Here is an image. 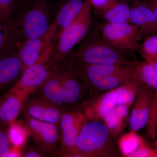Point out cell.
<instances>
[{
    "label": "cell",
    "mask_w": 157,
    "mask_h": 157,
    "mask_svg": "<svg viewBox=\"0 0 157 157\" xmlns=\"http://www.w3.org/2000/svg\"><path fill=\"white\" fill-rule=\"evenodd\" d=\"M129 51L115 48L101 34H92L79 47L73 49L65 59L85 64L124 63L133 61L129 59Z\"/></svg>",
    "instance_id": "obj_2"
},
{
    "label": "cell",
    "mask_w": 157,
    "mask_h": 157,
    "mask_svg": "<svg viewBox=\"0 0 157 157\" xmlns=\"http://www.w3.org/2000/svg\"><path fill=\"white\" fill-rule=\"evenodd\" d=\"M60 78L63 108L80 110L86 100L93 96L86 85L73 72L65 60L56 66Z\"/></svg>",
    "instance_id": "obj_5"
},
{
    "label": "cell",
    "mask_w": 157,
    "mask_h": 157,
    "mask_svg": "<svg viewBox=\"0 0 157 157\" xmlns=\"http://www.w3.org/2000/svg\"><path fill=\"white\" fill-rule=\"evenodd\" d=\"M39 89H40V97L63 108L61 90L60 78L56 67H54L50 76Z\"/></svg>",
    "instance_id": "obj_21"
},
{
    "label": "cell",
    "mask_w": 157,
    "mask_h": 157,
    "mask_svg": "<svg viewBox=\"0 0 157 157\" xmlns=\"http://www.w3.org/2000/svg\"><path fill=\"white\" fill-rule=\"evenodd\" d=\"M147 4L155 14L157 17V0H143Z\"/></svg>",
    "instance_id": "obj_32"
},
{
    "label": "cell",
    "mask_w": 157,
    "mask_h": 157,
    "mask_svg": "<svg viewBox=\"0 0 157 157\" xmlns=\"http://www.w3.org/2000/svg\"><path fill=\"white\" fill-rule=\"evenodd\" d=\"M145 142L143 138L136 134V132L131 131L121 135L118 141V147L123 156L132 157V155Z\"/></svg>",
    "instance_id": "obj_23"
},
{
    "label": "cell",
    "mask_w": 157,
    "mask_h": 157,
    "mask_svg": "<svg viewBox=\"0 0 157 157\" xmlns=\"http://www.w3.org/2000/svg\"><path fill=\"white\" fill-rule=\"evenodd\" d=\"M44 153L40 148H28L22 152V155L24 157H42L45 156Z\"/></svg>",
    "instance_id": "obj_30"
},
{
    "label": "cell",
    "mask_w": 157,
    "mask_h": 157,
    "mask_svg": "<svg viewBox=\"0 0 157 157\" xmlns=\"http://www.w3.org/2000/svg\"><path fill=\"white\" fill-rule=\"evenodd\" d=\"M115 89L93 96L84 102L81 111L88 121H102L107 113L117 104Z\"/></svg>",
    "instance_id": "obj_13"
},
{
    "label": "cell",
    "mask_w": 157,
    "mask_h": 157,
    "mask_svg": "<svg viewBox=\"0 0 157 157\" xmlns=\"http://www.w3.org/2000/svg\"><path fill=\"white\" fill-rule=\"evenodd\" d=\"M19 34L14 22L0 21V57L18 50Z\"/></svg>",
    "instance_id": "obj_20"
},
{
    "label": "cell",
    "mask_w": 157,
    "mask_h": 157,
    "mask_svg": "<svg viewBox=\"0 0 157 157\" xmlns=\"http://www.w3.org/2000/svg\"><path fill=\"white\" fill-rule=\"evenodd\" d=\"M23 109L25 113L31 117L58 126L65 110L40 96L27 99Z\"/></svg>",
    "instance_id": "obj_12"
},
{
    "label": "cell",
    "mask_w": 157,
    "mask_h": 157,
    "mask_svg": "<svg viewBox=\"0 0 157 157\" xmlns=\"http://www.w3.org/2000/svg\"><path fill=\"white\" fill-rule=\"evenodd\" d=\"M36 91L33 89L21 90L1 101L0 121L9 124L14 122L23 109L29 96Z\"/></svg>",
    "instance_id": "obj_16"
},
{
    "label": "cell",
    "mask_w": 157,
    "mask_h": 157,
    "mask_svg": "<svg viewBox=\"0 0 157 157\" xmlns=\"http://www.w3.org/2000/svg\"><path fill=\"white\" fill-rule=\"evenodd\" d=\"M130 107L117 104L104 116L102 121L113 137L117 139L128 124Z\"/></svg>",
    "instance_id": "obj_19"
},
{
    "label": "cell",
    "mask_w": 157,
    "mask_h": 157,
    "mask_svg": "<svg viewBox=\"0 0 157 157\" xmlns=\"http://www.w3.org/2000/svg\"><path fill=\"white\" fill-rule=\"evenodd\" d=\"M19 1L21 4V6H22L23 4H24L27 1H26V0H19Z\"/></svg>",
    "instance_id": "obj_34"
},
{
    "label": "cell",
    "mask_w": 157,
    "mask_h": 157,
    "mask_svg": "<svg viewBox=\"0 0 157 157\" xmlns=\"http://www.w3.org/2000/svg\"><path fill=\"white\" fill-rule=\"evenodd\" d=\"M21 147L14 145L11 147L7 157H22Z\"/></svg>",
    "instance_id": "obj_31"
},
{
    "label": "cell",
    "mask_w": 157,
    "mask_h": 157,
    "mask_svg": "<svg viewBox=\"0 0 157 157\" xmlns=\"http://www.w3.org/2000/svg\"><path fill=\"white\" fill-rule=\"evenodd\" d=\"M21 6L18 0H0V21L13 22Z\"/></svg>",
    "instance_id": "obj_25"
},
{
    "label": "cell",
    "mask_w": 157,
    "mask_h": 157,
    "mask_svg": "<svg viewBox=\"0 0 157 157\" xmlns=\"http://www.w3.org/2000/svg\"><path fill=\"white\" fill-rule=\"evenodd\" d=\"M128 70L103 77L90 78L85 83L93 96L114 89L135 78V65Z\"/></svg>",
    "instance_id": "obj_15"
},
{
    "label": "cell",
    "mask_w": 157,
    "mask_h": 157,
    "mask_svg": "<svg viewBox=\"0 0 157 157\" xmlns=\"http://www.w3.org/2000/svg\"><path fill=\"white\" fill-rule=\"evenodd\" d=\"M9 137L14 146H21L24 144L29 133L27 127L13 122L9 124Z\"/></svg>",
    "instance_id": "obj_27"
},
{
    "label": "cell",
    "mask_w": 157,
    "mask_h": 157,
    "mask_svg": "<svg viewBox=\"0 0 157 157\" xmlns=\"http://www.w3.org/2000/svg\"><path fill=\"white\" fill-rule=\"evenodd\" d=\"M90 3L85 0L82 9L68 27L53 38L49 63L53 68L63 61L83 39L91 23Z\"/></svg>",
    "instance_id": "obj_4"
},
{
    "label": "cell",
    "mask_w": 157,
    "mask_h": 157,
    "mask_svg": "<svg viewBox=\"0 0 157 157\" xmlns=\"http://www.w3.org/2000/svg\"><path fill=\"white\" fill-rule=\"evenodd\" d=\"M55 35V26L52 22L47 33L42 36L20 44L18 54L22 63L23 72L39 61L49 60Z\"/></svg>",
    "instance_id": "obj_7"
},
{
    "label": "cell",
    "mask_w": 157,
    "mask_h": 157,
    "mask_svg": "<svg viewBox=\"0 0 157 157\" xmlns=\"http://www.w3.org/2000/svg\"><path fill=\"white\" fill-rule=\"evenodd\" d=\"M11 141L6 132L0 131V157H7L11 147Z\"/></svg>",
    "instance_id": "obj_29"
},
{
    "label": "cell",
    "mask_w": 157,
    "mask_h": 157,
    "mask_svg": "<svg viewBox=\"0 0 157 157\" xmlns=\"http://www.w3.org/2000/svg\"><path fill=\"white\" fill-rule=\"evenodd\" d=\"M153 98V90L140 82L135 104L129 116L128 125L131 131L137 132L147 126Z\"/></svg>",
    "instance_id": "obj_11"
},
{
    "label": "cell",
    "mask_w": 157,
    "mask_h": 157,
    "mask_svg": "<svg viewBox=\"0 0 157 157\" xmlns=\"http://www.w3.org/2000/svg\"><path fill=\"white\" fill-rule=\"evenodd\" d=\"M141 1V0H131L132 3L135 2H139V1Z\"/></svg>",
    "instance_id": "obj_35"
},
{
    "label": "cell",
    "mask_w": 157,
    "mask_h": 157,
    "mask_svg": "<svg viewBox=\"0 0 157 157\" xmlns=\"http://www.w3.org/2000/svg\"><path fill=\"white\" fill-rule=\"evenodd\" d=\"M130 22L137 26L141 39L157 34V17L143 1L132 3Z\"/></svg>",
    "instance_id": "obj_14"
},
{
    "label": "cell",
    "mask_w": 157,
    "mask_h": 157,
    "mask_svg": "<svg viewBox=\"0 0 157 157\" xmlns=\"http://www.w3.org/2000/svg\"><path fill=\"white\" fill-rule=\"evenodd\" d=\"M18 1H19V0H18Z\"/></svg>",
    "instance_id": "obj_37"
},
{
    "label": "cell",
    "mask_w": 157,
    "mask_h": 157,
    "mask_svg": "<svg viewBox=\"0 0 157 157\" xmlns=\"http://www.w3.org/2000/svg\"><path fill=\"white\" fill-rule=\"evenodd\" d=\"M91 6L98 11H105L109 10L116 6L119 1L117 0H88Z\"/></svg>",
    "instance_id": "obj_28"
},
{
    "label": "cell",
    "mask_w": 157,
    "mask_h": 157,
    "mask_svg": "<svg viewBox=\"0 0 157 157\" xmlns=\"http://www.w3.org/2000/svg\"><path fill=\"white\" fill-rule=\"evenodd\" d=\"M84 1L63 0L53 21L56 29L55 36L70 25L81 11Z\"/></svg>",
    "instance_id": "obj_18"
},
{
    "label": "cell",
    "mask_w": 157,
    "mask_h": 157,
    "mask_svg": "<svg viewBox=\"0 0 157 157\" xmlns=\"http://www.w3.org/2000/svg\"><path fill=\"white\" fill-rule=\"evenodd\" d=\"M102 36L115 48L126 51L137 50L141 40L137 26L128 23H106Z\"/></svg>",
    "instance_id": "obj_8"
},
{
    "label": "cell",
    "mask_w": 157,
    "mask_h": 157,
    "mask_svg": "<svg viewBox=\"0 0 157 157\" xmlns=\"http://www.w3.org/2000/svg\"><path fill=\"white\" fill-rule=\"evenodd\" d=\"M116 140L104 123L88 121L79 133L71 157L120 156Z\"/></svg>",
    "instance_id": "obj_1"
},
{
    "label": "cell",
    "mask_w": 157,
    "mask_h": 157,
    "mask_svg": "<svg viewBox=\"0 0 157 157\" xmlns=\"http://www.w3.org/2000/svg\"><path fill=\"white\" fill-rule=\"evenodd\" d=\"M25 125L39 148L47 154H54L60 141L59 126L38 120L24 113Z\"/></svg>",
    "instance_id": "obj_9"
},
{
    "label": "cell",
    "mask_w": 157,
    "mask_h": 157,
    "mask_svg": "<svg viewBox=\"0 0 157 157\" xmlns=\"http://www.w3.org/2000/svg\"><path fill=\"white\" fill-rule=\"evenodd\" d=\"M13 22L19 34L20 44L42 36L52 24L47 0L27 1L21 6Z\"/></svg>",
    "instance_id": "obj_3"
},
{
    "label": "cell",
    "mask_w": 157,
    "mask_h": 157,
    "mask_svg": "<svg viewBox=\"0 0 157 157\" xmlns=\"http://www.w3.org/2000/svg\"><path fill=\"white\" fill-rule=\"evenodd\" d=\"M146 60L151 63L153 65L155 69L156 70L157 73V60L147 59Z\"/></svg>",
    "instance_id": "obj_33"
},
{
    "label": "cell",
    "mask_w": 157,
    "mask_h": 157,
    "mask_svg": "<svg viewBox=\"0 0 157 157\" xmlns=\"http://www.w3.org/2000/svg\"><path fill=\"white\" fill-rule=\"evenodd\" d=\"M97 11L107 23L130 22L131 7L127 3L119 2L116 6L109 10Z\"/></svg>",
    "instance_id": "obj_22"
},
{
    "label": "cell",
    "mask_w": 157,
    "mask_h": 157,
    "mask_svg": "<svg viewBox=\"0 0 157 157\" xmlns=\"http://www.w3.org/2000/svg\"><path fill=\"white\" fill-rule=\"evenodd\" d=\"M137 50L144 59L157 60V34L144 38Z\"/></svg>",
    "instance_id": "obj_26"
},
{
    "label": "cell",
    "mask_w": 157,
    "mask_h": 157,
    "mask_svg": "<svg viewBox=\"0 0 157 157\" xmlns=\"http://www.w3.org/2000/svg\"><path fill=\"white\" fill-rule=\"evenodd\" d=\"M140 82L134 78L121 86L114 89L117 93V104L131 107L137 98Z\"/></svg>",
    "instance_id": "obj_24"
},
{
    "label": "cell",
    "mask_w": 157,
    "mask_h": 157,
    "mask_svg": "<svg viewBox=\"0 0 157 157\" xmlns=\"http://www.w3.org/2000/svg\"><path fill=\"white\" fill-rule=\"evenodd\" d=\"M156 151H157V148H156Z\"/></svg>",
    "instance_id": "obj_36"
},
{
    "label": "cell",
    "mask_w": 157,
    "mask_h": 157,
    "mask_svg": "<svg viewBox=\"0 0 157 157\" xmlns=\"http://www.w3.org/2000/svg\"><path fill=\"white\" fill-rule=\"evenodd\" d=\"M88 121L82 111L65 109L59 124V146L54 154L60 157H71L79 133Z\"/></svg>",
    "instance_id": "obj_6"
},
{
    "label": "cell",
    "mask_w": 157,
    "mask_h": 157,
    "mask_svg": "<svg viewBox=\"0 0 157 157\" xmlns=\"http://www.w3.org/2000/svg\"><path fill=\"white\" fill-rule=\"evenodd\" d=\"M52 70L53 68L50 66L49 60L37 62L26 68L1 101L21 90L33 89L36 90L48 79Z\"/></svg>",
    "instance_id": "obj_10"
},
{
    "label": "cell",
    "mask_w": 157,
    "mask_h": 157,
    "mask_svg": "<svg viewBox=\"0 0 157 157\" xmlns=\"http://www.w3.org/2000/svg\"><path fill=\"white\" fill-rule=\"evenodd\" d=\"M22 73L18 51L0 57V94L14 84Z\"/></svg>",
    "instance_id": "obj_17"
}]
</instances>
